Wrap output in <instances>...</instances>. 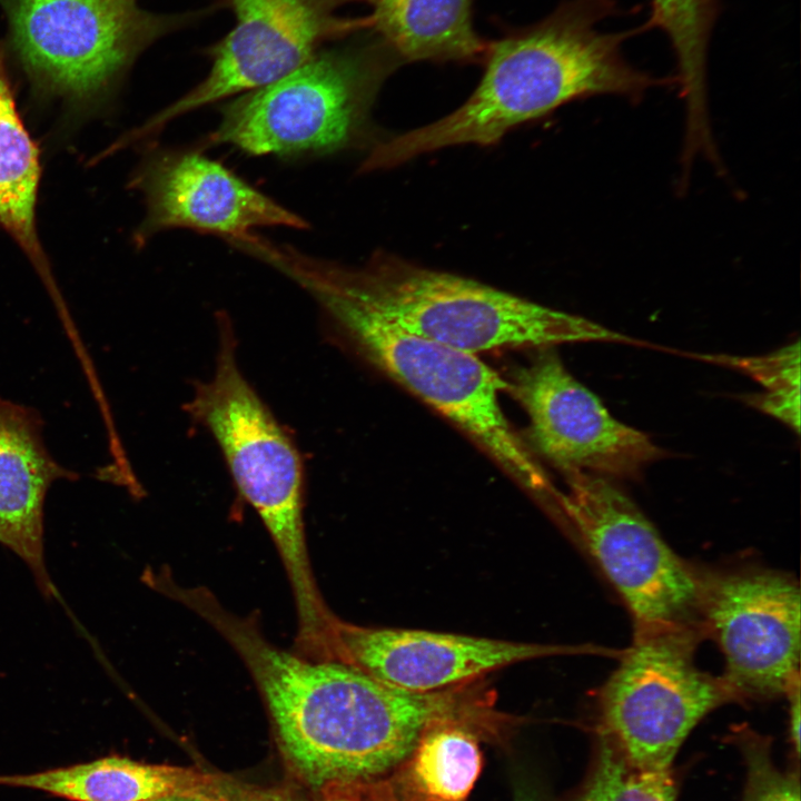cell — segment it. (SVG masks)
<instances>
[{
    "label": "cell",
    "instance_id": "cell-1",
    "mask_svg": "<svg viewBox=\"0 0 801 801\" xmlns=\"http://www.w3.org/2000/svg\"><path fill=\"white\" fill-rule=\"evenodd\" d=\"M191 609L238 653L267 706L287 768L316 791L334 782L383 777L438 721H488L456 688L406 691L349 663L283 650L210 592L198 595Z\"/></svg>",
    "mask_w": 801,
    "mask_h": 801
},
{
    "label": "cell",
    "instance_id": "cell-2",
    "mask_svg": "<svg viewBox=\"0 0 801 801\" xmlns=\"http://www.w3.org/2000/svg\"><path fill=\"white\" fill-rule=\"evenodd\" d=\"M626 11L616 0H568L534 27L492 42L485 72L468 99L443 118L376 142L359 171L385 170L443 148L492 146L515 127L577 99L614 95L635 102L676 83L631 65L623 44L649 31L600 24Z\"/></svg>",
    "mask_w": 801,
    "mask_h": 801
},
{
    "label": "cell",
    "instance_id": "cell-3",
    "mask_svg": "<svg viewBox=\"0 0 801 801\" xmlns=\"http://www.w3.org/2000/svg\"><path fill=\"white\" fill-rule=\"evenodd\" d=\"M296 259L317 278L398 327L472 354L566 343L644 345L587 318L385 250L375 251L358 266L300 250Z\"/></svg>",
    "mask_w": 801,
    "mask_h": 801
},
{
    "label": "cell",
    "instance_id": "cell-4",
    "mask_svg": "<svg viewBox=\"0 0 801 801\" xmlns=\"http://www.w3.org/2000/svg\"><path fill=\"white\" fill-rule=\"evenodd\" d=\"M187 409L216 441L241 496L267 528L293 591L298 629L295 643L324 645L337 616L325 603L308 555L304 523V471L291 438L241 373L235 339L220 320L212 376L198 383Z\"/></svg>",
    "mask_w": 801,
    "mask_h": 801
},
{
    "label": "cell",
    "instance_id": "cell-5",
    "mask_svg": "<svg viewBox=\"0 0 801 801\" xmlns=\"http://www.w3.org/2000/svg\"><path fill=\"white\" fill-rule=\"evenodd\" d=\"M283 275L303 288L375 367L452 421L510 476L538 496L555 497L545 472L500 404L508 382L463 352L412 334L317 278L295 259Z\"/></svg>",
    "mask_w": 801,
    "mask_h": 801
},
{
    "label": "cell",
    "instance_id": "cell-6",
    "mask_svg": "<svg viewBox=\"0 0 801 801\" xmlns=\"http://www.w3.org/2000/svg\"><path fill=\"white\" fill-rule=\"evenodd\" d=\"M398 59L377 41L326 51L221 110L201 149L230 145L253 156L328 155L363 145L376 93Z\"/></svg>",
    "mask_w": 801,
    "mask_h": 801
},
{
    "label": "cell",
    "instance_id": "cell-7",
    "mask_svg": "<svg viewBox=\"0 0 801 801\" xmlns=\"http://www.w3.org/2000/svg\"><path fill=\"white\" fill-rule=\"evenodd\" d=\"M6 42L37 98L79 117L102 108L166 20L138 0H0Z\"/></svg>",
    "mask_w": 801,
    "mask_h": 801
},
{
    "label": "cell",
    "instance_id": "cell-8",
    "mask_svg": "<svg viewBox=\"0 0 801 801\" xmlns=\"http://www.w3.org/2000/svg\"><path fill=\"white\" fill-rule=\"evenodd\" d=\"M702 624L634 630L632 645L599 694L600 736L632 763L669 770L698 722L738 700L722 676L700 670L694 653Z\"/></svg>",
    "mask_w": 801,
    "mask_h": 801
},
{
    "label": "cell",
    "instance_id": "cell-9",
    "mask_svg": "<svg viewBox=\"0 0 801 801\" xmlns=\"http://www.w3.org/2000/svg\"><path fill=\"white\" fill-rule=\"evenodd\" d=\"M556 495L587 552L620 593L634 630L700 624L702 575L675 554L609 477L566 473Z\"/></svg>",
    "mask_w": 801,
    "mask_h": 801
},
{
    "label": "cell",
    "instance_id": "cell-10",
    "mask_svg": "<svg viewBox=\"0 0 801 801\" xmlns=\"http://www.w3.org/2000/svg\"><path fill=\"white\" fill-rule=\"evenodd\" d=\"M233 30L211 50L207 76L186 95L115 142L117 150L150 139L168 122L218 100L285 77L330 36L368 28L367 19H337L330 0H230Z\"/></svg>",
    "mask_w": 801,
    "mask_h": 801
},
{
    "label": "cell",
    "instance_id": "cell-11",
    "mask_svg": "<svg viewBox=\"0 0 801 801\" xmlns=\"http://www.w3.org/2000/svg\"><path fill=\"white\" fill-rule=\"evenodd\" d=\"M700 620L725 660L736 699L785 694L800 675V590L768 570L702 576Z\"/></svg>",
    "mask_w": 801,
    "mask_h": 801
},
{
    "label": "cell",
    "instance_id": "cell-12",
    "mask_svg": "<svg viewBox=\"0 0 801 801\" xmlns=\"http://www.w3.org/2000/svg\"><path fill=\"white\" fill-rule=\"evenodd\" d=\"M508 385L528 416L534 449L565 474L637 478L665 455L646 434L614 418L552 347L540 348Z\"/></svg>",
    "mask_w": 801,
    "mask_h": 801
},
{
    "label": "cell",
    "instance_id": "cell-13",
    "mask_svg": "<svg viewBox=\"0 0 801 801\" xmlns=\"http://www.w3.org/2000/svg\"><path fill=\"white\" fill-rule=\"evenodd\" d=\"M129 187L142 195L146 206L132 237L137 248L174 228L228 240L259 227H308L304 218L201 150L150 147L132 172Z\"/></svg>",
    "mask_w": 801,
    "mask_h": 801
},
{
    "label": "cell",
    "instance_id": "cell-14",
    "mask_svg": "<svg viewBox=\"0 0 801 801\" xmlns=\"http://www.w3.org/2000/svg\"><path fill=\"white\" fill-rule=\"evenodd\" d=\"M340 660L395 688L417 693L456 688L528 660L597 652L589 645L513 642L434 631L368 627L340 620Z\"/></svg>",
    "mask_w": 801,
    "mask_h": 801
},
{
    "label": "cell",
    "instance_id": "cell-15",
    "mask_svg": "<svg viewBox=\"0 0 801 801\" xmlns=\"http://www.w3.org/2000/svg\"><path fill=\"white\" fill-rule=\"evenodd\" d=\"M42 432L37 409L0 396V543L28 565L49 597L53 590L43 556L46 496L55 482L80 476L53 458Z\"/></svg>",
    "mask_w": 801,
    "mask_h": 801
},
{
    "label": "cell",
    "instance_id": "cell-16",
    "mask_svg": "<svg viewBox=\"0 0 801 801\" xmlns=\"http://www.w3.org/2000/svg\"><path fill=\"white\" fill-rule=\"evenodd\" d=\"M224 775L108 756L48 771L0 775V785L41 790L72 801H148L180 795L220 801Z\"/></svg>",
    "mask_w": 801,
    "mask_h": 801
},
{
    "label": "cell",
    "instance_id": "cell-17",
    "mask_svg": "<svg viewBox=\"0 0 801 801\" xmlns=\"http://www.w3.org/2000/svg\"><path fill=\"white\" fill-rule=\"evenodd\" d=\"M10 59L6 39L0 38V231L17 244L59 303L60 293L37 227L40 152L16 105Z\"/></svg>",
    "mask_w": 801,
    "mask_h": 801
},
{
    "label": "cell",
    "instance_id": "cell-18",
    "mask_svg": "<svg viewBox=\"0 0 801 801\" xmlns=\"http://www.w3.org/2000/svg\"><path fill=\"white\" fill-rule=\"evenodd\" d=\"M447 719L427 726L389 775L368 779L380 801H466L482 770L475 726Z\"/></svg>",
    "mask_w": 801,
    "mask_h": 801
},
{
    "label": "cell",
    "instance_id": "cell-19",
    "mask_svg": "<svg viewBox=\"0 0 801 801\" xmlns=\"http://www.w3.org/2000/svg\"><path fill=\"white\" fill-rule=\"evenodd\" d=\"M366 19L398 61H471L490 43L475 32L473 0H360Z\"/></svg>",
    "mask_w": 801,
    "mask_h": 801
},
{
    "label": "cell",
    "instance_id": "cell-20",
    "mask_svg": "<svg viewBox=\"0 0 801 801\" xmlns=\"http://www.w3.org/2000/svg\"><path fill=\"white\" fill-rule=\"evenodd\" d=\"M722 0H650L649 30L659 29L672 48L676 83L685 105L684 149L705 151L713 146L708 118L706 65Z\"/></svg>",
    "mask_w": 801,
    "mask_h": 801
},
{
    "label": "cell",
    "instance_id": "cell-21",
    "mask_svg": "<svg viewBox=\"0 0 801 801\" xmlns=\"http://www.w3.org/2000/svg\"><path fill=\"white\" fill-rule=\"evenodd\" d=\"M701 359L738 369L751 376L764 393L746 396L758 409L800 432V343L762 356L701 355Z\"/></svg>",
    "mask_w": 801,
    "mask_h": 801
},
{
    "label": "cell",
    "instance_id": "cell-22",
    "mask_svg": "<svg viewBox=\"0 0 801 801\" xmlns=\"http://www.w3.org/2000/svg\"><path fill=\"white\" fill-rule=\"evenodd\" d=\"M675 795L670 769L641 768L600 736L595 767L577 801H675Z\"/></svg>",
    "mask_w": 801,
    "mask_h": 801
},
{
    "label": "cell",
    "instance_id": "cell-23",
    "mask_svg": "<svg viewBox=\"0 0 801 801\" xmlns=\"http://www.w3.org/2000/svg\"><path fill=\"white\" fill-rule=\"evenodd\" d=\"M735 739L748 769L744 801H800L798 777L784 773L773 764L765 738L748 729H740Z\"/></svg>",
    "mask_w": 801,
    "mask_h": 801
},
{
    "label": "cell",
    "instance_id": "cell-24",
    "mask_svg": "<svg viewBox=\"0 0 801 801\" xmlns=\"http://www.w3.org/2000/svg\"><path fill=\"white\" fill-rule=\"evenodd\" d=\"M220 801H308L287 788L260 787L224 778Z\"/></svg>",
    "mask_w": 801,
    "mask_h": 801
},
{
    "label": "cell",
    "instance_id": "cell-25",
    "mask_svg": "<svg viewBox=\"0 0 801 801\" xmlns=\"http://www.w3.org/2000/svg\"><path fill=\"white\" fill-rule=\"evenodd\" d=\"M315 801H380L367 780L329 783L317 791Z\"/></svg>",
    "mask_w": 801,
    "mask_h": 801
},
{
    "label": "cell",
    "instance_id": "cell-26",
    "mask_svg": "<svg viewBox=\"0 0 801 801\" xmlns=\"http://www.w3.org/2000/svg\"><path fill=\"white\" fill-rule=\"evenodd\" d=\"M790 700V731L795 751L800 750V675L790 684L787 693Z\"/></svg>",
    "mask_w": 801,
    "mask_h": 801
},
{
    "label": "cell",
    "instance_id": "cell-27",
    "mask_svg": "<svg viewBox=\"0 0 801 801\" xmlns=\"http://www.w3.org/2000/svg\"><path fill=\"white\" fill-rule=\"evenodd\" d=\"M148 801H206V800L197 799V798H189V797L171 795V797H164V798H158V799L148 800Z\"/></svg>",
    "mask_w": 801,
    "mask_h": 801
},
{
    "label": "cell",
    "instance_id": "cell-28",
    "mask_svg": "<svg viewBox=\"0 0 801 801\" xmlns=\"http://www.w3.org/2000/svg\"><path fill=\"white\" fill-rule=\"evenodd\" d=\"M715 154H716V152H715V148H714V150H713L711 154L704 155V156L708 157L709 159L714 160V159L716 158V155H715ZM696 156H698V155H696ZM694 157H695V156H686V155L683 152L682 160H683L684 164H689Z\"/></svg>",
    "mask_w": 801,
    "mask_h": 801
},
{
    "label": "cell",
    "instance_id": "cell-29",
    "mask_svg": "<svg viewBox=\"0 0 801 801\" xmlns=\"http://www.w3.org/2000/svg\"><path fill=\"white\" fill-rule=\"evenodd\" d=\"M517 801H532V800L528 799L526 795H521V797H518Z\"/></svg>",
    "mask_w": 801,
    "mask_h": 801
}]
</instances>
